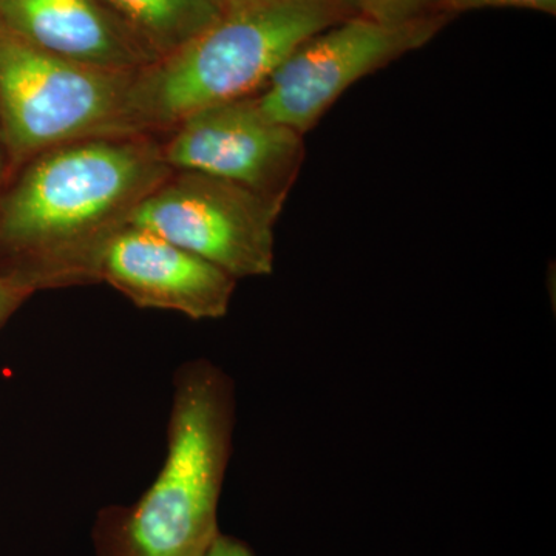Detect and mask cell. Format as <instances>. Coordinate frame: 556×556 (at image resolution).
I'll return each instance as SVG.
<instances>
[{
  "instance_id": "obj_1",
  "label": "cell",
  "mask_w": 556,
  "mask_h": 556,
  "mask_svg": "<svg viewBox=\"0 0 556 556\" xmlns=\"http://www.w3.org/2000/svg\"><path fill=\"white\" fill-rule=\"evenodd\" d=\"M170 172L152 135L87 138L40 153L0 195V274L36 292L100 283L105 248Z\"/></svg>"
},
{
  "instance_id": "obj_2",
  "label": "cell",
  "mask_w": 556,
  "mask_h": 556,
  "mask_svg": "<svg viewBox=\"0 0 556 556\" xmlns=\"http://www.w3.org/2000/svg\"><path fill=\"white\" fill-rule=\"evenodd\" d=\"M236 408L232 379L207 358L175 371L166 460L137 503L101 508L91 527L97 556H206L222 533Z\"/></svg>"
},
{
  "instance_id": "obj_3",
  "label": "cell",
  "mask_w": 556,
  "mask_h": 556,
  "mask_svg": "<svg viewBox=\"0 0 556 556\" xmlns=\"http://www.w3.org/2000/svg\"><path fill=\"white\" fill-rule=\"evenodd\" d=\"M357 14L350 0H237L206 30L131 75L124 126L164 137L192 113L257 94L292 51Z\"/></svg>"
},
{
  "instance_id": "obj_4",
  "label": "cell",
  "mask_w": 556,
  "mask_h": 556,
  "mask_svg": "<svg viewBox=\"0 0 556 556\" xmlns=\"http://www.w3.org/2000/svg\"><path fill=\"white\" fill-rule=\"evenodd\" d=\"M131 75L61 60L0 24V144L9 181L58 146L129 135L124 112Z\"/></svg>"
},
{
  "instance_id": "obj_5",
  "label": "cell",
  "mask_w": 556,
  "mask_h": 556,
  "mask_svg": "<svg viewBox=\"0 0 556 556\" xmlns=\"http://www.w3.org/2000/svg\"><path fill=\"white\" fill-rule=\"evenodd\" d=\"M285 204L200 172L172 170L134 212L130 225L240 278L273 274Z\"/></svg>"
},
{
  "instance_id": "obj_6",
  "label": "cell",
  "mask_w": 556,
  "mask_h": 556,
  "mask_svg": "<svg viewBox=\"0 0 556 556\" xmlns=\"http://www.w3.org/2000/svg\"><path fill=\"white\" fill-rule=\"evenodd\" d=\"M452 16L380 22L362 14L303 42L254 94L263 113L305 137L357 80L427 46Z\"/></svg>"
},
{
  "instance_id": "obj_7",
  "label": "cell",
  "mask_w": 556,
  "mask_h": 556,
  "mask_svg": "<svg viewBox=\"0 0 556 556\" xmlns=\"http://www.w3.org/2000/svg\"><path fill=\"white\" fill-rule=\"evenodd\" d=\"M161 148L172 170L228 179L283 204L305 161V137L269 118L254 94L192 113Z\"/></svg>"
},
{
  "instance_id": "obj_8",
  "label": "cell",
  "mask_w": 556,
  "mask_h": 556,
  "mask_svg": "<svg viewBox=\"0 0 556 556\" xmlns=\"http://www.w3.org/2000/svg\"><path fill=\"white\" fill-rule=\"evenodd\" d=\"M236 278L150 230L127 226L102 254L100 283L139 308L174 311L193 320L228 314Z\"/></svg>"
},
{
  "instance_id": "obj_9",
  "label": "cell",
  "mask_w": 556,
  "mask_h": 556,
  "mask_svg": "<svg viewBox=\"0 0 556 556\" xmlns=\"http://www.w3.org/2000/svg\"><path fill=\"white\" fill-rule=\"evenodd\" d=\"M0 24L86 67L130 75L156 61L100 0H0Z\"/></svg>"
},
{
  "instance_id": "obj_10",
  "label": "cell",
  "mask_w": 556,
  "mask_h": 556,
  "mask_svg": "<svg viewBox=\"0 0 556 556\" xmlns=\"http://www.w3.org/2000/svg\"><path fill=\"white\" fill-rule=\"evenodd\" d=\"M155 58L169 56L219 16L212 0H100Z\"/></svg>"
},
{
  "instance_id": "obj_11",
  "label": "cell",
  "mask_w": 556,
  "mask_h": 556,
  "mask_svg": "<svg viewBox=\"0 0 556 556\" xmlns=\"http://www.w3.org/2000/svg\"><path fill=\"white\" fill-rule=\"evenodd\" d=\"M441 0H350L354 11L369 20L404 22L438 13Z\"/></svg>"
},
{
  "instance_id": "obj_12",
  "label": "cell",
  "mask_w": 556,
  "mask_h": 556,
  "mask_svg": "<svg viewBox=\"0 0 556 556\" xmlns=\"http://www.w3.org/2000/svg\"><path fill=\"white\" fill-rule=\"evenodd\" d=\"M482 9H526L555 14L556 0H441L438 13L453 16L463 11Z\"/></svg>"
},
{
  "instance_id": "obj_13",
  "label": "cell",
  "mask_w": 556,
  "mask_h": 556,
  "mask_svg": "<svg viewBox=\"0 0 556 556\" xmlns=\"http://www.w3.org/2000/svg\"><path fill=\"white\" fill-rule=\"evenodd\" d=\"M35 294L36 289L27 281L0 274V328Z\"/></svg>"
},
{
  "instance_id": "obj_14",
  "label": "cell",
  "mask_w": 556,
  "mask_h": 556,
  "mask_svg": "<svg viewBox=\"0 0 556 556\" xmlns=\"http://www.w3.org/2000/svg\"><path fill=\"white\" fill-rule=\"evenodd\" d=\"M206 556H255L247 543L225 533H219Z\"/></svg>"
},
{
  "instance_id": "obj_15",
  "label": "cell",
  "mask_w": 556,
  "mask_h": 556,
  "mask_svg": "<svg viewBox=\"0 0 556 556\" xmlns=\"http://www.w3.org/2000/svg\"><path fill=\"white\" fill-rule=\"evenodd\" d=\"M7 181H9V172H7L5 155H3L2 144H0V195L5 189Z\"/></svg>"
},
{
  "instance_id": "obj_16",
  "label": "cell",
  "mask_w": 556,
  "mask_h": 556,
  "mask_svg": "<svg viewBox=\"0 0 556 556\" xmlns=\"http://www.w3.org/2000/svg\"><path fill=\"white\" fill-rule=\"evenodd\" d=\"M212 2H214L215 5H217L218 10H222L223 7L229 5V3L237 2V0H212Z\"/></svg>"
}]
</instances>
